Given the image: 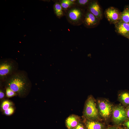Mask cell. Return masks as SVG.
<instances>
[{
  "label": "cell",
  "instance_id": "6da1fadb",
  "mask_svg": "<svg viewBox=\"0 0 129 129\" xmlns=\"http://www.w3.org/2000/svg\"><path fill=\"white\" fill-rule=\"evenodd\" d=\"M1 83L9 87L21 98L26 97L29 93L32 84L25 71L18 70Z\"/></svg>",
  "mask_w": 129,
  "mask_h": 129
},
{
  "label": "cell",
  "instance_id": "7a4b0ae2",
  "mask_svg": "<svg viewBox=\"0 0 129 129\" xmlns=\"http://www.w3.org/2000/svg\"><path fill=\"white\" fill-rule=\"evenodd\" d=\"M19 64L11 58L2 59L0 60V81L3 83L18 70Z\"/></svg>",
  "mask_w": 129,
  "mask_h": 129
},
{
  "label": "cell",
  "instance_id": "3957f363",
  "mask_svg": "<svg viewBox=\"0 0 129 129\" xmlns=\"http://www.w3.org/2000/svg\"><path fill=\"white\" fill-rule=\"evenodd\" d=\"M66 11V18L70 24L76 26L83 23L84 15L82 8L75 5Z\"/></svg>",
  "mask_w": 129,
  "mask_h": 129
},
{
  "label": "cell",
  "instance_id": "277c9868",
  "mask_svg": "<svg viewBox=\"0 0 129 129\" xmlns=\"http://www.w3.org/2000/svg\"><path fill=\"white\" fill-rule=\"evenodd\" d=\"M86 118L94 120L98 118V112L96 103L93 98L91 96L87 100L84 112Z\"/></svg>",
  "mask_w": 129,
  "mask_h": 129
},
{
  "label": "cell",
  "instance_id": "5b68a950",
  "mask_svg": "<svg viewBox=\"0 0 129 129\" xmlns=\"http://www.w3.org/2000/svg\"><path fill=\"white\" fill-rule=\"evenodd\" d=\"M127 118L126 110L123 107L120 105L116 106L113 109L112 119L115 124H120Z\"/></svg>",
  "mask_w": 129,
  "mask_h": 129
},
{
  "label": "cell",
  "instance_id": "8992f818",
  "mask_svg": "<svg viewBox=\"0 0 129 129\" xmlns=\"http://www.w3.org/2000/svg\"><path fill=\"white\" fill-rule=\"evenodd\" d=\"M99 113L103 118H106L110 116L113 110L112 106L108 102L105 100H99L98 101Z\"/></svg>",
  "mask_w": 129,
  "mask_h": 129
},
{
  "label": "cell",
  "instance_id": "52a82bcc",
  "mask_svg": "<svg viewBox=\"0 0 129 129\" xmlns=\"http://www.w3.org/2000/svg\"><path fill=\"white\" fill-rule=\"evenodd\" d=\"M105 12L107 18L110 23L115 24L120 21L121 12L116 8L110 7Z\"/></svg>",
  "mask_w": 129,
  "mask_h": 129
},
{
  "label": "cell",
  "instance_id": "ba28073f",
  "mask_svg": "<svg viewBox=\"0 0 129 129\" xmlns=\"http://www.w3.org/2000/svg\"><path fill=\"white\" fill-rule=\"evenodd\" d=\"M88 10L99 20L102 17V9L97 1H91L87 6Z\"/></svg>",
  "mask_w": 129,
  "mask_h": 129
},
{
  "label": "cell",
  "instance_id": "9c48e42d",
  "mask_svg": "<svg viewBox=\"0 0 129 129\" xmlns=\"http://www.w3.org/2000/svg\"><path fill=\"white\" fill-rule=\"evenodd\" d=\"M99 20L88 10L84 14L83 23L88 27H92L97 24Z\"/></svg>",
  "mask_w": 129,
  "mask_h": 129
},
{
  "label": "cell",
  "instance_id": "30bf717a",
  "mask_svg": "<svg viewBox=\"0 0 129 129\" xmlns=\"http://www.w3.org/2000/svg\"><path fill=\"white\" fill-rule=\"evenodd\" d=\"M115 25L117 32L129 39V23L120 21Z\"/></svg>",
  "mask_w": 129,
  "mask_h": 129
},
{
  "label": "cell",
  "instance_id": "8fae6325",
  "mask_svg": "<svg viewBox=\"0 0 129 129\" xmlns=\"http://www.w3.org/2000/svg\"><path fill=\"white\" fill-rule=\"evenodd\" d=\"M81 122L80 117L74 114L69 116L66 120V126L68 129H74Z\"/></svg>",
  "mask_w": 129,
  "mask_h": 129
},
{
  "label": "cell",
  "instance_id": "7c38bea8",
  "mask_svg": "<svg viewBox=\"0 0 129 129\" xmlns=\"http://www.w3.org/2000/svg\"><path fill=\"white\" fill-rule=\"evenodd\" d=\"M84 123L86 129H104V126L98 122L86 118Z\"/></svg>",
  "mask_w": 129,
  "mask_h": 129
},
{
  "label": "cell",
  "instance_id": "4fadbf2b",
  "mask_svg": "<svg viewBox=\"0 0 129 129\" xmlns=\"http://www.w3.org/2000/svg\"><path fill=\"white\" fill-rule=\"evenodd\" d=\"M118 98L121 102L126 105H129V91H121L118 94Z\"/></svg>",
  "mask_w": 129,
  "mask_h": 129
},
{
  "label": "cell",
  "instance_id": "5bb4252c",
  "mask_svg": "<svg viewBox=\"0 0 129 129\" xmlns=\"http://www.w3.org/2000/svg\"><path fill=\"white\" fill-rule=\"evenodd\" d=\"M53 8L54 14L58 18H61L63 16V10L59 2H56Z\"/></svg>",
  "mask_w": 129,
  "mask_h": 129
},
{
  "label": "cell",
  "instance_id": "9a60e30c",
  "mask_svg": "<svg viewBox=\"0 0 129 129\" xmlns=\"http://www.w3.org/2000/svg\"><path fill=\"white\" fill-rule=\"evenodd\" d=\"M59 2L63 10L66 11L75 5V2L70 0H60Z\"/></svg>",
  "mask_w": 129,
  "mask_h": 129
},
{
  "label": "cell",
  "instance_id": "2e32d148",
  "mask_svg": "<svg viewBox=\"0 0 129 129\" xmlns=\"http://www.w3.org/2000/svg\"><path fill=\"white\" fill-rule=\"evenodd\" d=\"M120 21L129 23V5L126 7L121 13Z\"/></svg>",
  "mask_w": 129,
  "mask_h": 129
},
{
  "label": "cell",
  "instance_id": "e0dca14e",
  "mask_svg": "<svg viewBox=\"0 0 129 129\" xmlns=\"http://www.w3.org/2000/svg\"><path fill=\"white\" fill-rule=\"evenodd\" d=\"M13 106L12 102L8 100H5L1 103V107L2 110L4 111Z\"/></svg>",
  "mask_w": 129,
  "mask_h": 129
},
{
  "label": "cell",
  "instance_id": "ac0fdd59",
  "mask_svg": "<svg viewBox=\"0 0 129 129\" xmlns=\"http://www.w3.org/2000/svg\"><path fill=\"white\" fill-rule=\"evenodd\" d=\"M91 0H77L75 2V5L81 8L88 6Z\"/></svg>",
  "mask_w": 129,
  "mask_h": 129
},
{
  "label": "cell",
  "instance_id": "d6986e66",
  "mask_svg": "<svg viewBox=\"0 0 129 129\" xmlns=\"http://www.w3.org/2000/svg\"><path fill=\"white\" fill-rule=\"evenodd\" d=\"M5 88V93L6 96L8 98L17 95L16 93L9 87H4Z\"/></svg>",
  "mask_w": 129,
  "mask_h": 129
},
{
  "label": "cell",
  "instance_id": "ffe728a7",
  "mask_svg": "<svg viewBox=\"0 0 129 129\" xmlns=\"http://www.w3.org/2000/svg\"><path fill=\"white\" fill-rule=\"evenodd\" d=\"M14 108L13 106L11 107L7 110L4 111V114L7 116L12 115L14 112Z\"/></svg>",
  "mask_w": 129,
  "mask_h": 129
},
{
  "label": "cell",
  "instance_id": "44dd1931",
  "mask_svg": "<svg viewBox=\"0 0 129 129\" xmlns=\"http://www.w3.org/2000/svg\"><path fill=\"white\" fill-rule=\"evenodd\" d=\"M4 91L3 88H2L1 87L0 88V99H2L5 96V93Z\"/></svg>",
  "mask_w": 129,
  "mask_h": 129
},
{
  "label": "cell",
  "instance_id": "7402d4cb",
  "mask_svg": "<svg viewBox=\"0 0 129 129\" xmlns=\"http://www.w3.org/2000/svg\"><path fill=\"white\" fill-rule=\"evenodd\" d=\"M74 129H85L82 124L81 122Z\"/></svg>",
  "mask_w": 129,
  "mask_h": 129
},
{
  "label": "cell",
  "instance_id": "603a6c76",
  "mask_svg": "<svg viewBox=\"0 0 129 129\" xmlns=\"http://www.w3.org/2000/svg\"><path fill=\"white\" fill-rule=\"evenodd\" d=\"M124 124L127 128L129 129V120L126 121L124 123Z\"/></svg>",
  "mask_w": 129,
  "mask_h": 129
},
{
  "label": "cell",
  "instance_id": "cb8c5ba5",
  "mask_svg": "<svg viewBox=\"0 0 129 129\" xmlns=\"http://www.w3.org/2000/svg\"><path fill=\"white\" fill-rule=\"evenodd\" d=\"M126 111L127 117L129 118V106L127 107Z\"/></svg>",
  "mask_w": 129,
  "mask_h": 129
},
{
  "label": "cell",
  "instance_id": "d4e9b609",
  "mask_svg": "<svg viewBox=\"0 0 129 129\" xmlns=\"http://www.w3.org/2000/svg\"><path fill=\"white\" fill-rule=\"evenodd\" d=\"M107 129H118L115 127H112L108 128Z\"/></svg>",
  "mask_w": 129,
  "mask_h": 129
},
{
  "label": "cell",
  "instance_id": "484cf974",
  "mask_svg": "<svg viewBox=\"0 0 129 129\" xmlns=\"http://www.w3.org/2000/svg\"></svg>",
  "mask_w": 129,
  "mask_h": 129
}]
</instances>
